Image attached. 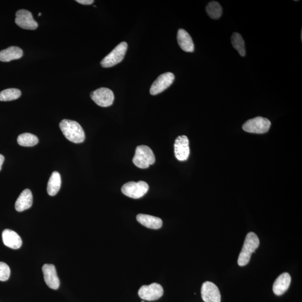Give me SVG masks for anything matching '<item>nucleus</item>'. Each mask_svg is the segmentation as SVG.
<instances>
[{
  "label": "nucleus",
  "instance_id": "nucleus-1",
  "mask_svg": "<svg viewBox=\"0 0 302 302\" xmlns=\"http://www.w3.org/2000/svg\"><path fill=\"white\" fill-rule=\"evenodd\" d=\"M60 129L67 140L75 144H81L85 139V134L77 121L64 119L60 124Z\"/></svg>",
  "mask_w": 302,
  "mask_h": 302
},
{
  "label": "nucleus",
  "instance_id": "nucleus-2",
  "mask_svg": "<svg viewBox=\"0 0 302 302\" xmlns=\"http://www.w3.org/2000/svg\"><path fill=\"white\" fill-rule=\"evenodd\" d=\"M260 245V240L257 234L253 232L246 235L244 244L238 259L239 266H243L248 264L252 254L255 253Z\"/></svg>",
  "mask_w": 302,
  "mask_h": 302
},
{
  "label": "nucleus",
  "instance_id": "nucleus-3",
  "mask_svg": "<svg viewBox=\"0 0 302 302\" xmlns=\"http://www.w3.org/2000/svg\"><path fill=\"white\" fill-rule=\"evenodd\" d=\"M155 161L154 154L149 147L145 145L137 147L133 158L134 165L140 169H147L150 165L154 164Z\"/></svg>",
  "mask_w": 302,
  "mask_h": 302
},
{
  "label": "nucleus",
  "instance_id": "nucleus-4",
  "mask_svg": "<svg viewBox=\"0 0 302 302\" xmlns=\"http://www.w3.org/2000/svg\"><path fill=\"white\" fill-rule=\"evenodd\" d=\"M128 48L126 42H121L101 62L104 68H109L119 64L123 60Z\"/></svg>",
  "mask_w": 302,
  "mask_h": 302
},
{
  "label": "nucleus",
  "instance_id": "nucleus-5",
  "mask_svg": "<svg viewBox=\"0 0 302 302\" xmlns=\"http://www.w3.org/2000/svg\"><path fill=\"white\" fill-rule=\"evenodd\" d=\"M149 189L148 183L144 181L130 182L121 188L123 194L133 199H139L144 196Z\"/></svg>",
  "mask_w": 302,
  "mask_h": 302
},
{
  "label": "nucleus",
  "instance_id": "nucleus-6",
  "mask_svg": "<svg viewBox=\"0 0 302 302\" xmlns=\"http://www.w3.org/2000/svg\"><path fill=\"white\" fill-rule=\"evenodd\" d=\"M271 126L270 121L265 117L258 116L247 120L242 126V128L245 132L263 134L266 133L269 130Z\"/></svg>",
  "mask_w": 302,
  "mask_h": 302
},
{
  "label": "nucleus",
  "instance_id": "nucleus-7",
  "mask_svg": "<svg viewBox=\"0 0 302 302\" xmlns=\"http://www.w3.org/2000/svg\"><path fill=\"white\" fill-rule=\"evenodd\" d=\"M91 98L98 106L102 107H108L112 106L114 100L113 92L108 88L101 87L92 91Z\"/></svg>",
  "mask_w": 302,
  "mask_h": 302
},
{
  "label": "nucleus",
  "instance_id": "nucleus-8",
  "mask_svg": "<svg viewBox=\"0 0 302 302\" xmlns=\"http://www.w3.org/2000/svg\"><path fill=\"white\" fill-rule=\"evenodd\" d=\"M163 295V289L160 284L152 283L143 285L138 291V295L143 300L153 301L160 299Z\"/></svg>",
  "mask_w": 302,
  "mask_h": 302
},
{
  "label": "nucleus",
  "instance_id": "nucleus-9",
  "mask_svg": "<svg viewBox=\"0 0 302 302\" xmlns=\"http://www.w3.org/2000/svg\"><path fill=\"white\" fill-rule=\"evenodd\" d=\"M174 79L175 76L171 73H166L159 76L150 88L151 95H156L161 93L171 85Z\"/></svg>",
  "mask_w": 302,
  "mask_h": 302
},
{
  "label": "nucleus",
  "instance_id": "nucleus-10",
  "mask_svg": "<svg viewBox=\"0 0 302 302\" xmlns=\"http://www.w3.org/2000/svg\"><path fill=\"white\" fill-rule=\"evenodd\" d=\"M15 23L20 28L27 30H36L38 24L33 18L31 12L20 10L16 13Z\"/></svg>",
  "mask_w": 302,
  "mask_h": 302
},
{
  "label": "nucleus",
  "instance_id": "nucleus-11",
  "mask_svg": "<svg viewBox=\"0 0 302 302\" xmlns=\"http://www.w3.org/2000/svg\"><path fill=\"white\" fill-rule=\"evenodd\" d=\"M174 152L179 161H184L188 159L190 154L189 141L186 136H179L176 138L174 145Z\"/></svg>",
  "mask_w": 302,
  "mask_h": 302
},
{
  "label": "nucleus",
  "instance_id": "nucleus-12",
  "mask_svg": "<svg viewBox=\"0 0 302 302\" xmlns=\"http://www.w3.org/2000/svg\"><path fill=\"white\" fill-rule=\"evenodd\" d=\"M201 295L205 302H221V296L219 289L212 282H205L203 284Z\"/></svg>",
  "mask_w": 302,
  "mask_h": 302
},
{
  "label": "nucleus",
  "instance_id": "nucleus-13",
  "mask_svg": "<svg viewBox=\"0 0 302 302\" xmlns=\"http://www.w3.org/2000/svg\"><path fill=\"white\" fill-rule=\"evenodd\" d=\"M45 282L48 286L54 290L60 287V281L57 274L56 267L52 264H44L42 267Z\"/></svg>",
  "mask_w": 302,
  "mask_h": 302
},
{
  "label": "nucleus",
  "instance_id": "nucleus-14",
  "mask_svg": "<svg viewBox=\"0 0 302 302\" xmlns=\"http://www.w3.org/2000/svg\"><path fill=\"white\" fill-rule=\"evenodd\" d=\"M291 280V276L288 272H284L279 275L275 280L273 286H272V291L275 295L279 296H282L286 292L290 286Z\"/></svg>",
  "mask_w": 302,
  "mask_h": 302
},
{
  "label": "nucleus",
  "instance_id": "nucleus-15",
  "mask_svg": "<svg viewBox=\"0 0 302 302\" xmlns=\"http://www.w3.org/2000/svg\"><path fill=\"white\" fill-rule=\"evenodd\" d=\"M2 237L4 244L9 248L18 249L22 245V238L14 230L8 229L4 230Z\"/></svg>",
  "mask_w": 302,
  "mask_h": 302
},
{
  "label": "nucleus",
  "instance_id": "nucleus-16",
  "mask_svg": "<svg viewBox=\"0 0 302 302\" xmlns=\"http://www.w3.org/2000/svg\"><path fill=\"white\" fill-rule=\"evenodd\" d=\"M33 195L31 190L25 189L16 200L15 207L17 211L23 212L32 207Z\"/></svg>",
  "mask_w": 302,
  "mask_h": 302
},
{
  "label": "nucleus",
  "instance_id": "nucleus-17",
  "mask_svg": "<svg viewBox=\"0 0 302 302\" xmlns=\"http://www.w3.org/2000/svg\"><path fill=\"white\" fill-rule=\"evenodd\" d=\"M177 39L180 47L186 52H192L194 45L191 37L184 29H180L178 32Z\"/></svg>",
  "mask_w": 302,
  "mask_h": 302
},
{
  "label": "nucleus",
  "instance_id": "nucleus-18",
  "mask_svg": "<svg viewBox=\"0 0 302 302\" xmlns=\"http://www.w3.org/2000/svg\"><path fill=\"white\" fill-rule=\"evenodd\" d=\"M137 220L142 225L151 229H158L162 226V221L160 218L144 214L138 215Z\"/></svg>",
  "mask_w": 302,
  "mask_h": 302
},
{
  "label": "nucleus",
  "instance_id": "nucleus-19",
  "mask_svg": "<svg viewBox=\"0 0 302 302\" xmlns=\"http://www.w3.org/2000/svg\"><path fill=\"white\" fill-rule=\"evenodd\" d=\"M23 55V50L19 47H10L0 51V61L7 62L18 60Z\"/></svg>",
  "mask_w": 302,
  "mask_h": 302
},
{
  "label": "nucleus",
  "instance_id": "nucleus-20",
  "mask_svg": "<svg viewBox=\"0 0 302 302\" xmlns=\"http://www.w3.org/2000/svg\"><path fill=\"white\" fill-rule=\"evenodd\" d=\"M61 186V178L60 173L54 171L49 180L47 185V192L50 196L56 195Z\"/></svg>",
  "mask_w": 302,
  "mask_h": 302
},
{
  "label": "nucleus",
  "instance_id": "nucleus-21",
  "mask_svg": "<svg viewBox=\"0 0 302 302\" xmlns=\"http://www.w3.org/2000/svg\"><path fill=\"white\" fill-rule=\"evenodd\" d=\"M18 144L24 147H33L38 144V137L31 133H25L20 134L18 137Z\"/></svg>",
  "mask_w": 302,
  "mask_h": 302
},
{
  "label": "nucleus",
  "instance_id": "nucleus-22",
  "mask_svg": "<svg viewBox=\"0 0 302 302\" xmlns=\"http://www.w3.org/2000/svg\"><path fill=\"white\" fill-rule=\"evenodd\" d=\"M231 43L233 48L237 50L242 57L246 55L245 41L238 33H234L231 37Z\"/></svg>",
  "mask_w": 302,
  "mask_h": 302
},
{
  "label": "nucleus",
  "instance_id": "nucleus-23",
  "mask_svg": "<svg viewBox=\"0 0 302 302\" xmlns=\"http://www.w3.org/2000/svg\"><path fill=\"white\" fill-rule=\"evenodd\" d=\"M206 11L210 18L218 19L222 14V8L220 4L217 1H211L206 6Z\"/></svg>",
  "mask_w": 302,
  "mask_h": 302
},
{
  "label": "nucleus",
  "instance_id": "nucleus-24",
  "mask_svg": "<svg viewBox=\"0 0 302 302\" xmlns=\"http://www.w3.org/2000/svg\"><path fill=\"white\" fill-rule=\"evenodd\" d=\"M22 95V92L18 89H7L0 92V101L9 102L18 99Z\"/></svg>",
  "mask_w": 302,
  "mask_h": 302
},
{
  "label": "nucleus",
  "instance_id": "nucleus-25",
  "mask_svg": "<svg viewBox=\"0 0 302 302\" xmlns=\"http://www.w3.org/2000/svg\"><path fill=\"white\" fill-rule=\"evenodd\" d=\"M10 268L6 264L0 262V281L5 282L9 278Z\"/></svg>",
  "mask_w": 302,
  "mask_h": 302
},
{
  "label": "nucleus",
  "instance_id": "nucleus-26",
  "mask_svg": "<svg viewBox=\"0 0 302 302\" xmlns=\"http://www.w3.org/2000/svg\"><path fill=\"white\" fill-rule=\"evenodd\" d=\"M76 1L85 5H91V4L94 2L93 0H77V1Z\"/></svg>",
  "mask_w": 302,
  "mask_h": 302
},
{
  "label": "nucleus",
  "instance_id": "nucleus-27",
  "mask_svg": "<svg viewBox=\"0 0 302 302\" xmlns=\"http://www.w3.org/2000/svg\"><path fill=\"white\" fill-rule=\"evenodd\" d=\"M4 159H5V158H4L3 155L0 154V171L1 170V168L4 161Z\"/></svg>",
  "mask_w": 302,
  "mask_h": 302
},
{
  "label": "nucleus",
  "instance_id": "nucleus-28",
  "mask_svg": "<svg viewBox=\"0 0 302 302\" xmlns=\"http://www.w3.org/2000/svg\"><path fill=\"white\" fill-rule=\"evenodd\" d=\"M40 15H41V13H39V16H40Z\"/></svg>",
  "mask_w": 302,
  "mask_h": 302
},
{
  "label": "nucleus",
  "instance_id": "nucleus-29",
  "mask_svg": "<svg viewBox=\"0 0 302 302\" xmlns=\"http://www.w3.org/2000/svg\"><path fill=\"white\" fill-rule=\"evenodd\" d=\"M142 302H145V301H142Z\"/></svg>",
  "mask_w": 302,
  "mask_h": 302
}]
</instances>
